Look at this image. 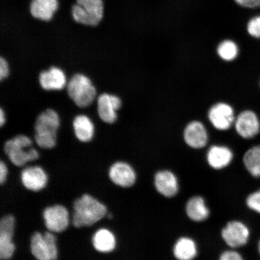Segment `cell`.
Returning a JSON list of instances; mask_svg holds the SVG:
<instances>
[{
  "label": "cell",
  "instance_id": "cell-1",
  "mask_svg": "<svg viewBox=\"0 0 260 260\" xmlns=\"http://www.w3.org/2000/svg\"><path fill=\"white\" fill-rule=\"evenodd\" d=\"M73 225L80 229L91 226L102 220L107 214V208L96 198L84 194L73 204Z\"/></svg>",
  "mask_w": 260,
  "mask_h": 260
},
{
  "label": "cell",
  "instance_id": "cell-2",
  "mask_svg": "<svg viewBox=\"0 0 260 260\" xmlns=\"http://www.w3.org/2000/svg\"><path fill=\"white\" fill-rule=\"evenodd\" d=\"M60 117L53 109H47L39 115L35 124V140L40 148L52 149L57 144V133Z\"/></svg>",
  "mask_w": 260,
  "mask_h": 260
},
{
  "label": "cell",
  "instance_id": "cell-3",
  "mask_svg": "<svg viewBox=\"0 0 260 260\" xmlns=\"http://www.w3.org/2000/svg\"><path fill=\"white\" fill-rule=\"evenodd\" d=\"M32 144L31 139L27 136L18 135L5 143L4 150L13 164L22 167L40 158L37 149L31 148Z\"/></svg>",
  "mask_w": 260,
  "mask_h": 260
},
{
  "label": "cell",
  "instance_id": "cell-4",
  "mask_svg": "<svg viewBox=\"0 0 260 260\" xmlns=\"http://www.w3.org/2000/svg\"><path fill=\"white\" fill-rule=\"evenodd\" d=\"M73 20L89 27H96L102 21L105 15L103 0H76L71 8Z\"/></svg>",
  "mask_w": 260,
  "mask_h": 260
},
{
  "label": "cell",
  "instance_id": "cell-5",
  "mask_svg": "<svg viewBox=\"0 0 260 260\" xmlns=\"http://www.w3.org/2000/svg\"><path fill=\"white\" fill-rule=\"evenodd\" d=\"M68 95L75 105L86 108L92 105L96 99V89L92 81L83 74H76L67 84Z\"/></svg>",
  "mask_w": 260,
  "mask_h": 260
},
{
  "label": "cell",
  "instance_id": "cell-6",
  "mask_svg": "<svg viewBox=\"0 0 260 260\" xmlns=\"http://www.w3.org/2000/svg\"><path fill=\"white\" fill-rule=\"evenodd\" d=\"M221 240L228 248L237 249L248 243L250 230L241 220L232 219L227 221L220 231Z\"/></svg>",
  "mask_w": 260,
  "mask_h": 260
},
{
  "label": "cell",
  "instance_id": "cell-7",
  "mask_svg": "<svg viewBox=\"0 0 260 260\" xmlns=\"http://www.w3.org/2000/svg\"><path fill=\"white\" fill-rule=\"evenodd\" d=\"M31 254L37 260H57V239L53 233L36 232L30 239Z\"/></svg>",
  "mask_w": 260,
  "mask_h": 260
},
{
  "label": "cell",
  "instance_id": "cell-8",
  "mask_svg": "<svg viewBox=\"0 0 260 260\" xmlns=\"http://www.w3.org/2000/svg\"><path fill=\"white\" fill-rule=\"evenodd\" d=\"M152 184L155 192L165 199H174L180 193V178L175 172L169 169L156 171L152 178Z\"/></svg>",
  "mask_w": 260,
  "mask_h": 260
},
{
  "label": "cell",
  "instance_id": "cell-9",
  "mask_svg": "<svg viewBox=\"0 0 260 260\" xmlns=\"http://www.w3.org/2000/svg\"><path fill=\"white\" fill-rule=\"evenodd\" d=\"M184 212L191 222L200 224L207 222L211 216V210L206 198L200 194L191 195L184 206Z\"/></svg>",
  "mask_w": 260,
  "mask_h": 260
},
{
  "label": "cell",
  "instance_id": "cell-10",
  "mask_svg": "<svg viewBox=\"0 0 260 260\" xmlns=\"http://www.w3.org/2000/svg\"><path fill=\"white\" fill-rule=\"evenodd\" d=\"M43 218L47 229L53 233H62L70 225L69 211L62 205L56 204L45 208Z\"/></svg>",
  "mask_w": 260,
  "mask_h": 260
},
{
  "label": "cell",
  "instance_id": "cell-11",
  "mask_svg": "<svg viewBox=\"0 0 260 260\" xmlns=\"http://www.w3.org/2000/svg\"><path fill=\"white\" fill-rule=\"evenodd\" d=\"M15 229L14 216L8 214L2 217L0 221V258L2 260H9L14 255L15 245L13 238Z\"/></svg>",
  "mask_w": 260,
  "mask_h": 260
},
{
  "label": "cell",
  "instance_id": "cell-12",
  "mask_svg": "<svg viewBox=\"0 0 260 260\" xmlns=\"http://www.w3.org/2000/svg\"><path fill=\"white\" fill-rule=\"evenodd\" d=\"M171 253L174 260H197L200 255V246L193 237L181 235L172 244Z\"/></svg>",
  "mask_w": 260,
  "mask_h": 260
},
{
  "label": "cell",
  "instance_id": "cell-13",
  "mask_svg": "<svg viewBox=\"0 0 260 260\" xmlns=\"http://www.w3.org/2000/svg\"><path fill=\"white\" fill-rule=\"evenodd\" d=\"M208 118L211 124L217 130L226 131L235 124V110L232 106L220 102L211 107Z\"/></svg>",
  "mask_w": 260,
  "mask_h": 260
},
{
  "label": "cell",
  "instance_id": "cell-14",
  "mask_svg": "<svg viewBox=\"0 0 260 260\" xmlns=\"http://www.w3.org/2000/svg\"><path fill=\"white\" fill-rule=\"evenodd\" d=\"M109 177L113 184L124 188L134 186L138 180L135 168L128 162L123 161L114 162L109 169Z\"/></svg>",
  "mask_w": 260,
  "mask_h": 260
},
{
  "label": "cell",
  "instance_id": "cell-15",
  "mask_svg": "<svg viewBox=\"0 0 260 260\" xmlns=\"http://www.w3.org/2000/svg\"><path fill=\"white\" fill-rule=\"evenodd\" d=\"M122 101L118 96L104 93L98 97V114L102 121L112 124L118 119L117 112L121 109Z\"/></svg>",
  "mask_w": 260,
  "mask_h": 260
},
{
  "label": "cell",
  "instance_id": "cell-16",
  "mask_svg": "<svg viewBox=\"0 0 260 260\" xmlns=\"http://www.w3.org/2000/svg\"><path fill=\"white\" fill-rule=\"evenodd\" d=\"M235 126L237 133L243 139L255 137L260 131V122L257 115L252 110H245L236 118Z\"/></svg>",
  "mask_w": 260,
  "mask_h": 260
},
{
  "label": "cell",
  "instance_id": "cell-17",
  "mask_svg": "<svg viewBox=\"0 0 260 260\" xmlns=\"http://www.w3.org/2000/svg\"><path fill=\"white\" fill-rule=\"evenodd\" d=\"M234 153L232 149L225 145H213L207 151V164L214 171L225 170L232 164Z\"/></svg>",
  "mask_w": 260,
  "mask_h": 260
},
{
  "label": "cell",
  "instance_id": "cell-18",
  "mask_svg": "<svg viewBox=\"0 0 260 260\" xmlns=\"http://www.w3.org/2000/svg\"><path fill=\"white\" fill-rule=\"evenodd\" d=\"M183 137L186 145L194 149L204 148L209 141V135L206 126L199 121H193L188 123L184 130Z\"/></svg>",
  "mask_w": 260,
  "mask_h": 260
},
{
  "label": "cell",
  "instance_id": "cell-19",
  "mask_svg": "<svg viewBox=\"0 0 260 260\" xmlns=\"http://www.w3.org/2000/svg\"><path fill=\"white\" fill-rule=\"evenodd\" d=\"M21 181L23 186L27 190L40 191L46 187L48 177L43 168L39 166H34L22 171Z\"/></svg>",
  "mask_w": 260,
  "mask_h": 260
},
{
  "label": "cell",
  "instance_id": "cell-20",
  "mask_svg": "<svg viewBox=\"0 0 260 260\" xmlns=\"http://www.w3.org/2000/svg\"><path fill=\"white\" fill-rule=\"evenodd\" d=\"M39 81L42 88L47 91L62 90L68 84L64 71L56 67L42 71L39 76Z\"/></svg>",
  "mask_w": 260,
  "mask_h": 260
},
{
  "label": "cell",
  "instance_id": "cell-21",
  "mask_svg": "<svg viewBox=\"0 0 260 260\" xmlns=\"http://www.w3.org/2000/svg\"><path fill=\"white\" fill-rule=\"evenodd\" d=\"M59 8L58 0H31L29 11L32 18L37 20L50 22Z\"/></svg>",
  "mask_w": 260,
  "mask_h": 260
},
{
  "label": "cell",
  "instance_id": "cell-22",
  "mask_svg": "<svg viewBox=\"0 0 260 260\" xmlns=\"http://www.w3.org/2000/svg\"><path fill=\"white\" fill-rule=\"evenodd\" d=\"M92 243L96 251L106 253L115 249L117 240L116 236L111 231L107 229H100L93 234Z\"/></svg>",
  "mask_w": 260,
  "mask_h": 260
},
{
  "label": "cell",
  "instance_id": "cell-23",
  "mask_svg": "<svg viewBox=\"0 0 260 260\" xmlns=\"http://www.w3.org/2000/svg\"><path fill=\"white\" fill-rule=\"evenodd\" d=\"M75 136L81 142H89L95 135V126L88 116L79 115L75 117L73 123Z\"/></svg>",
  "mask_w": 260,
  "mask_h": 260
},
{
  "label": "cell",
  "instance_id": "cell-24",
  "mask_svg": "<svg viewBox=\"0 0 260 260\" xmlns=\"http://www.w3.org/2000/svg\"><path fill=\"white\" fill-rule=\"evenodd\" d=\"M243 162L252 177L260 178V145L249 149L243 155Z\"/></svg>",
  "mask_w": 260,
  "mask_h": 260
},
{
  "label": "cell",
  "instance_id": "cell-25",
  "mask_svg": "<svg viewBox=\"0 0 260 260\" xmlns=\"http://www.w3.org/2000/svg\"><path fill=\"white\" fill-rule=\"evenodd\" d=\"M217 53L224 61L235 60L239 54V47L235 42L227 40L220 42L217 48Z\"/></svg>",
  "mask_w": 260,
  "mask_h": 260
},
{
  "label": "cell",
  "instance_id": "cell-26",
  "mask_svg": "<svg viewBox=\"0 0 260 260\" xmlns=\"http://www.w3.org/2000/svg\"><path fill=\"white\" fill-rule=\"evenodd\" d=\"M245 203L249 210L260 214V189L250 193L246 197Z\"/></svg>",
  "mask_w": 260,
  "mask_h": 260
},
{
  "label": "cell",
  "instance_id": "cell-27",
  "mask_svg": "<svg viewBox=\"0 0 260 260\" xmlns=\"http://www.w3.org/2000/svg\"><path fill=\"white\" fill-rule=\"evenodd\" d=\"M247 31L252 37L260 39V16L250 19L247 24Z\"/></svg>",
  "mask_w": 260,
  "mask_h": 260
},
{
  "label": "cell",
  "instance_id": "cell-28",
  "mask_svg": "<svg viewBox=\"0 0 260 260\" xmlns=\"http://www.w3.org/2000/svg\"><path fill=\"white\" fill-rule=\"evenodd\" d=\"M217 260H245L242 255L237 249H226L221 251Z\"/></svg>",
  "mask_w": 260,
  "mask_h": 260
},
{
  "label": "cell",
  "instance_id": "cell-29",
  "mask_svg": "<svg viewBox=\"0 0 260 260\" xmlns=\"http://www.w3.org/2000/svg\"><path fill=\"white\" fill-rule=\"evenodd\" d=\"M10 73L9 64L5 57L0 58V80L3 81L8 77Z\"/></svg>",
  "mask_w": 260,
  "mask_h": 260
},
{
  "label": "cell",
  "instance_id": "cell-30",
  "mask_svg": "<svg viewBox=\"0 0 260 260\" xmlns=\"http://www.w3.org/2000/svg\"><path fill=\"white\" fill-rule=\"evenodd\" d=\"M237 5L243 8L256 9L260 8V0H235Z\"/></svg>",
  "mask_w": 260,
  "mask_h": 260
},
{
  "label": "cell",
  "instance_id": "cell-31",
  "mask_svg": "<svg viewBox=\"0 0 260 260\" xmlns=\"http://www.w3.org/2000/svg\"><path fill=\"white\" fill-rule=\"evenodd\" d=\"M8 168L4 161L0 162V183L4 184L7 180Z\"/></svg>",
  "mask_w": 260,
  "mask_h": 260
},
{
  "label": "cell",
  "instance_id": "cell-32",
  "mask_svg": "<svg viewBox=\"0 0 260 260\" xmlns=\"http://www.w3.org/2000/svg\"><path fill=\"white\" fill-rule=\"evenodd\" d=\"M6 121V114L4 110H0V126H3L5 124Z\"/></svg>",
  "mask_w": 260,
  "mask_h": 260
},
{
  "label": "cell",
  "instance_id": "cell-33",
  "mask_svg": "<svg viewBox=\"0 0 260 260\" xmlns=\"http://www.w3.org/2000/svg\"><path fill=\"white\" fill-rule=\"evenodd\" d=\"M258 252H259V253L260 255V240H259V241L258 244Z\"/></svg>",
  "mask_w": 260,
  "mask_h": 260
}]
</instances>
